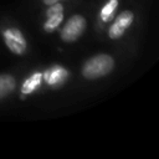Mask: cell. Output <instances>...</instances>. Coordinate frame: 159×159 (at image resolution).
Here are the masks:
<instances>
[{"label":"cell","mask_w":159,"mask_h":159,"mask_svg":"<svg viewBox=\"0 0 159 159\" xmlns=\"http://www.w3.org/2000/svg\"><path fill=\"white\" fill-rule=\"evenodd\" d=\"M48 6L50 7L47 10V20L43 25V29L47 32H52L60 26L63 20V6L60 2H55Z\"/></svg>","instance_id":"5"},{"label":"cell","mask_w":159,"mask_h":159,"mask_svg":"<svg viewBox=\"0 0 159 159\" xmlns=\"http://www.w3.org/2000/svg\"><path fill=\"white\" fill-rule=\"evenodd\" d=\"M46 5H51V4H55V2H58L60 0H42Z\"/></svg>","instance_id":"10"},{"label":"cell","mask_w":159,"mask_h":159,"mask_svg":"<svg viewBox=\"0 0 159 159\" xmlns=\"http://www.w3.org/2000/svg\"><path fill=\"white\" fill-rule=\"evenodd\" d=\"M41 81H42V73L35 72L31 77H29V78L24 82L22 88H21V92H22L24 94H30V93H32L37 87H40Z\"/></svg>","instance_id":"8"},{"label":"cell","mask_w":159,"mask_h":159,"mask_svg":"<svg viewBox=\"0 0 159 159\" xmlns=\"http://www.w3.org/2000/svg\"><path fill=\"white\" fill-rule=\"evenodd\" d=\"M117 6H118V0H109L101 10V19L103 21H109V19L113 16V12L117 9Z\"/></svg>","instance_id":"9"},{"label":"cell","mask_w":159,"mask_h":159,"mask_svg":"<svg viewBox=\"0 0 159 159\" xmlns=\"http://www.w3.org/2000/svg\"><path fill=\"white\" fill-rule=\"evenodd\" d=\"M4 41L7 48L15 55H24L26 52L27 43L20 30L15 27L6 29L4 31Z\"/></svg>","instance_id":"3"},{"label":"cell","mask_w":159,"mask_h":159,"mask_svg":"<svg viewBox=\"0 0 159 159\" xmlns=\"http://www.w3.org/2000/svg\"><path fill=\"white\" fill-rule=\"evenodd\" d=\"M67 71L63 68V67H60V66H55L52 68H48L45 73H43V77L46 80V82L48 84H57L60 82H62L66 77H67Z\"/></svg>","instance_id":"6"},{"label":"cell","mask_w":159,"mask_h":159,"mask_svg":"<svg viewBox=\"0 0 159 159\" xmlns=\"http://www.w3.org/2000/svg\"><path fill=\"white\" fill-rule=\"evenodd\" d=\"M16 86V81L11 75H0V99L10 94Z\"/></svg>","instance_id":"7"},{"label":"cell","mask_w":159,"mask_h":159,"mask_svg":"<svg viewBox=\"0 0 159 159\" xmlns=\"http://www.w3.org/2000/svg\"><path fill=\"white\" fill-rule=\"evenodd\" d=\"M87 26V21L82 15L71 16L61 30V39L65 42H73L82 36Z\"/></svg>","instance_id":"2"},{"label":"cell","mask_w":159,"mask_h":159,"mask_svg":"<svg viewBox=\"0 0 159 159\" xmlns=\"http://www.w3.org/2000/svg\"><path fill=\"white\" fill-rule=\"evenodd\" d=\"M113 68H114L113 57L106 53H99L88 58L84 62L82 67V75L87 80H96L108 75L109 72H112Z\"/></svg>","instance_id":"1"},{"label":"cell","mask_w":159,"mask_h":159,"mask_svg":"<svg viewBox=\"0 0 159 159\" xmlns=\"http://www.w3.org/2000/svg\"><path fill=\"white\" fill-rule=\"evenodd\" d=\"M134 20V15L132 11L129 10H125V11H122L114 20V22L111 25L109 30H108V36L109 39L112 40H116V39H119L124 35L125 30L132 25Z\"/></svg>","instance_id":"4"}]
</instances>
